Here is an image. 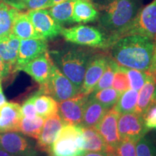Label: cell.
Wrapping results in <instances>:
<instances>
[{
  "label": "cell",
  "instance_id": "16",
  "mask_svg": "<svg viewBox=\"0 0 156 156\" xmlns=\"http://www.w3.org/2000/svg\"><path fill=\"white\" fill-rule=\"evenodd\" d=\"M65 124L58 114L46 118L41 132L37 138L36 146L38 149L48 152L51 145L55 141L60 130Z\"/></svg>",
  "mask_w": 156,
  "mask_h": 156
},
{
  "label": "cell",
  "instance_id": "23",
  "mask_svg": "<svg viewBox=\"0 0 156 156\" xmlns=\"http://www.w3.org/2000/svg\"><path fill=\"white\" fill-rule=\"evenodd\" d=\"M76 0H67L47 8L51 16L56 23L61 25L73 24V8Z\"/></svg>",
  "mask_w": 156,
  "mask_h": 156
},
{
  "label": "cell",
  "instance_id": "41",
  "mask_svg": "<svg viewBox=\"0 0 156 156\" xmlns=\"http://www.w3.org/2000/svg\"><path fill=\"white\" fill-rule=\"evenodd\" d=\"M64 1H67V0H49V1H48V2L46 4V6L44 7V9L49 8V7H52V6L57 5V4L62 2H64Z\"/></svg>",
  "mask_w": 156,
  "mask_h": 156
},
{
  "label": "cell",
  "instance_id": "6",
  "mask_svg": "<svg viewBox=\"0 0 156 156\" xmlns=\"http://www.w3.org/2000/svg\"><path fill=\"white\" fill-rule=\"evenodd\" d=\"M39 90L42 94L50 95L57 103L72 98L80 93V90L58 69L55 64L48 82L40 85Z\"/></svg>",
  "mask_w": 156,
  "mask_h": 156
},
{
  "label": "cell",
  "instance_id": "32",
  "mask_svg": "<svg viewBox=\"0 0 156 156\" xmlns=\"http://www.w3.org/2000/svg\"><path fill=\"white\" fill-rule=\"evenodd\" d=\"M113 88L119 92L121 94L125 92L129 88V83L124 67L119 66L114 74L112 83Z\"/></svg>",
  "mask_w": 156,
  "mask_h": 156
},
{
  "label": "cell",
  "instance_id": "31",
  "mask_svg": "<svg viewBox=\"0 0 156 156\" xmlns=\"http://www.w3.org/2000/svg\"><path fill=\"white\" fill-rule=\"evenodd\" d=\"M126 72L129 83L130 88L139 91L142 88L147 80L148 74L147 72L140 71L138 69L126 68Z\"/></svg>",
  "mask_w": 156,
  "mask_h": 156
},
{
  "label": "cell",
  "instance_id": "24",
  "mask_svg": "<svg viewBox=\"0 0 156 156\" xmlns=\"http://www.w3.org/2000/svg\"><path fill=\"white\" fill-rule=\"evenodd\" d=\"M20 12L6 2H0V38L11 34L15 20Z\"/></svg>",
  "mask_w": 156,
  "mask_h": 156
},
{
  "label": "cell",
  "instance_id": "39",
  "mask_svg": "<svg viewBox=\"0 0 156 156\" xmlns=\"http://www.w3.org/2000/svg\"><path fill=\"white\" fill-rule=\"evenodd\" d=\"M82 156H107V153L103 152L85 151Z\"/></svg>",
  "mask_w": 156,
  "mask_h": 156
},
{
  "label": "cell",
  "instance_id": "36",
  "mask_svg": "<svg viewBox=\"0 0 156 156\" xmlns=\"http://www.w3.org/2000/svg\"><path fill=\"white\" fill-rule=\"evenodd\" d=\"M115 152L119 156H136V142L131 140H122Z\"/></svg>",
  "mask_w": 156,
  "mask_h": 156
},
{
  "label": "cell",
  "instance_id": "15",
  "mask_svg": "<svg viewBox=\"0 0 156 156\" xmlns=\"http://www.w3.org/2000/svg\"><path fill=\"white\" fill-rule=\"evenodd\" d=\"M108 59V56L102 55H96L91 57L85 71L80 93L85 95H89L92 93L93 88L104 73Z\"/></svg>",
  "mask_w": 156,
  "mask_h": 156
},
{
  "label": "cell",
  "instance_id": "33",
  "mask_svg": "<svg viewBox=\"0 0 156 156\" xmlns=\"http://www.w3.org/2000/svg\"><path fill=\"white\" fill-rule=\"evenodd\" d=\"M136 156H156V146L151 139L144 136L136 142Z\"/></svg>",
  "mask_w": 156,
  "mask_h": 156
},
{
  "label": "cell",
  "instance_id": "30",
  "mask_svg": "<svg viewBox=\"0 0 156 156\" xmlns=\"http://www.w3.org/2000/svg\"><path fill=\"white\" fill-rule=\"evenodd\" d=\"M121 95L122 94L115 89L108 87L92 93L90 97L93 98L95 101L101 103L105 107L111 109L116 104Z\"/></svg>",
  "mask_w": 156,
  "mask_h": 156
},
{
  "label": "cell",
  "instance_id": "45",
  "mask_svg": "<svg viewBox=\"0 0 156 156\" xmlns=\"http://www.w3.org/2000/svg\"><path fill=\"white\" fill-rule=\"evenodd\" d=\"M154 76H155V80H156V71H155V75H154Z\"/></svg>",
  "mask_w": 156,
  "mask_h": 156
},
{
  "label": "cell",
  "instance_id": "12",
  "mask_svg": "<svg viewBox=\"0 0 156 156\" xmlns=\"http://www.w3.org/2000/svg\"><path fill=\"white\" fill-rule=\"evenodd\" d=\"M28 15L34 28L45 40L54 38L61 34L63 27L54 20L47 9L28 11Z\"/></svg>",
  "mask_w": 156,
  "mask_h": 156
},
{
  "label": "cell",
  "instance_id": "27",
  "mask_svg": "<svg viewBox=\"0 0 156 156\" xmlns=\"http://www.w3.org/2000/svg\"><path fill=\"white\" fill-rule=\"evenodd\" d=\"M137 98L138 91L133 89H129L120 95L116 104L112 108L119 115L134 112Z\"/></svg>",
  "mask_w": 156,
  "mask_h": 156
},
{
  "label": "cell",
  "instance_id": "4",
  "mask_svg": "<svg viewBox=\"0 0 156 156\" xmlns=\"http://www.w3.org/2000/svg\"><path fill=\"white\" fill-rule=\"evenodd\" d=\"M130 35H141L153 41L156 38V0L138 11L132 22L118 34L108 37L106 47L112 46L117 39Z\"/></svg>",
  "mask_w": 156,
  "mask_h": 156
},
{
  "label": "cell",
  "instance_id": "8",
  "mask_svg": "<svg viewBox=\"0 0 156 156\" xmlns=\"http://www.w3.org/2000/svg\"><path fill=\"white\" fill-rule=\"evenodd\" d=\"M0 145L12 156H39L36 144L17 131L0 133Z\"/></svg>",
  "mask_w": 156,
  "mask_h": 156
},
{
  "label": "cell",
  "instance_id": "10",
  "mask_svg": "<svg viewBox=\"0 0 156 156\" xmlns=\"http://www.w3.org/2000/svg\"><path fill=\"white\" fill-rule=\"evenodd\" d=\"M118 132L121 140L129 139L136 142L145 135L148 130L144 124L142 115L134 112L119 115Z\"/></svg>",
  "mask_w": 156,
  "mask_h": 156
},
{
  "label": "cell",
  "instance_id": "1",
  "mask_svg": "<svg viewBox=\"0 0 156 156\" xmlns=\"http://www.w3.org/2000/svg\"><path fill=\"white\" fill-rule=\"evenodd\" d=\"M112 54L119 66L147 72L151 67L154 41L141 35H130L117 39L112 46Z\"/></svg>",
  "mask_w": 156,
  "mask_h": 156
},
{
  "label": "cell",
  "instance_id": "40",
  "mask_svg": "<svg viewBox=\"0 0 156 156\" xmlns=\"http://www.w3.org/2000/svg\"><path fill=\"white\" fill-rule=\"evenodd\" d=\"M7 102V98H6L5 94H4L3 89H2V83H0V106H2Z\"/></svg>",
  "mask_w": 156,
  "mask_h": 156
},
{
  "label": "cell",
  "instance_id": "25",
  "mask_svg": "<svg viewBox=\"0 0 156 156\" xmlns=\"http://www.w3.org/2000/svg\"><path fill=\"white\" fill-rule=\"evenodd\" d=\"M81 128L85 140V146H84L85 151L106 153L107 146L95 126L84 127L81 126Z\"/></svg>",
  "mask_w": 156,
  "mask_h": 156
},
{
  "label": "cell",
  "instance_id": "20",
  "mask_svg": "<svg viewBox=\"0 0 156 156\" xmlns=\"http://www.w3.org/2000/svg\"><path fill=\"white\" fill-rule=\"evenodd\" d=\"M20 41L12 33L0 38V56L12 68V72L16 64Z\"/></svg>",
  "mask_w": 156,
  "mask_h": 156
},
{
  "label": "cell",
  "instance_id": "44",
  "mask_svg": "<svg viewBox=\"0 0 156 156\" xmlns=\"http://www.w3.org/2000/svg\"><path fill=\"white\" fill-rule=\"evenodd\" d=\"M1 1H4V2H7L8 4L10 5L11 2H12V0H0V2Z\"/></svg>",
  "mask_w": 156,
  "mask_h": 156
},
{
  "label": "cell",
  "instance_id": "37",
  "mask_svg": "<svg viewBox=\"0 0 156 156\" xmlns=\"http://www.w3.org/2000/svg\"><path fill=\"white\" fill-rule=\"evenodd\" d=\"M145 128L149 130H156V102L152 103L146 112L142 114Z\"/></svg>",
  "mask_w": 156,
  "mask_h": 156
},
{
  "label": "cell",
  "instance_id": "14",
  "mask_svg": "<svg viewBox=\"0 0 156 156\" xmlns=\"http://www.w3.org/2000/svg\"><path fill=\"white\" fill-rule=\"evenodd\" d=\"M48 51V44L45 39H24L20 41L18 55L13 72H18L25 64Z\"/></svg>",
  "mask_w": 156,
  "mask_h": 156
},
{
  "label": "cell",
  "instance_id": "5",
  "mask_svg": "<svg viewBox=\"0 0 156 156\" xmlns=\"http://www.w3.org/2000/svg\"><path fill=\"white\" fill-rule=\"evenodd\" d=\"M85 140L80 125L65 124L48 150L51 156H82Z\"/></svg>",
  "mask_w": 156,
  "mask_h": 156
},
{
  "label": "cell",
  "instance_id": "19",
  "mask_svg": "<svg viewBox=\"0 0 156 156\" xmlns=\"http://www.w3.org/2000/svg\"><path fill=\"white\" fill-rule=\"evenodd\" d=\"M108 110V108L98 102L93 98L88 97L80 126L84 127L95 126Z\"/></svg>",
  "mask_w": 156,
  "mask_h": 156
},
{
  "label": "cell",
  "instance_id": "21",
  "mask_svg": "<svg viewBox=\"0 0 156 156\" xmlns=\"http://www.w3.org/2000/svg\"><path fill=\"white\" fill-rule=\"evenodd\" d=\"M98 12L90 0H76L73 8V23H87L96 20Z\"/></svg>",
  "mask_w": 156,
  "mask_h": 156
},
{
  "label": "cell",
  "instance_id": "26",
  "mask_svg": "<svg viewBox=\"0 0 156 156\" xmlns=\"http://www.w3.org/2000/svg\"><path fill=\"white\" fill-rule=\"evenodd\" d=\"M35 107L38 116L44 119L58 114V103L50 95L42 94L41 90L35 100Z\"/></svg>",
  "mask_w": 156,
  "mask_h": 156
},
{
  "label": "cell",
  "instance_id": "35",
  "mask_svg": "<svg viewBox=\"0 0 156 156\" xmlns=\"http://www.w3.org/2000/svg\"><path fill=\"white\" fill-rule=\"evenodd\" d=\"M40 93V90L36 91L32 95H30L28 99H26L21 106V112H22L23 117L33 119L38 116L36 112V107H35V100L36 98Z\"/></svg>",
  "mask_w": 156,
  "mask_h": 156
},
{
  "label": "cell",
  "instance_id": "13",
  "mask_svg": "<svg viewBox=\"0 0 156 156\" xmlns=\"http://www.w3.org/2000/svg\"><path fill=\"white\" fill-rule=\"evenodd\" d=\"M54 66L53 60L47 51L25 64L19 71L28 74L39 85H43L48 82Z\"/></svg>",
  "mask_w": 156,
  "mask_h": 156
},
{
  "label": "cell",
  "instance_id": "2",
  "mask_svg": "<svg viewBox=\"0 0 156 156\" xmlns=\"http://www.w3.org/2000/svg\"><path fill=\"white\" fill-rule=\"evenodd\" d=\"M101 26L113 36L132 22L139 11L138 0H96Z\"/></svg>",
  "mask_w": 156,
  "mask_h": 156
},
{
  "label": "cell",
  "instance_id": "17",
  "mask_svg": "<svg viewBox=\"0 0 156 156\" xmlns=\"http://www.w3.org/2000/svg\"><path fill=\"white\" fill-rule=\"evenodd\" d=\"M23 118L21 106L14 102H7L0 106V133L18 130Z\"/></svg>",
  "mask_w": 156,
  "mask_h": 156
},
{
  "label": "cell",
  "instance_id": "9",
  "mask_svg": "<svg viewBox=\"0 0 156 156\" xmlns=\"http://www.w3.org/2000/svg\"><path fill=\"white\" fill-rule=\"evenodd\" d=\"M88 95L79 93L75 97L58 103V114L66 124L80 125Z\"/></svg>",
  "mask_w": 156,
  "mask_h": 156
},
{
  "label": "cell",
  "instance_id": "43",
  "mask_svg": "<svg viewBox=\"0 0 156 156\" xmlns=\"http://www.w3.org/2000/svg\"><path fill=\"white\" fill-rule=\"evenodd\" d=\"M106 153H107V156H119L118 154H117L115 151H110Z\"/></svg>",
  "mask_w": 156,
  "mask_h": 156
},
{
  "label": "cell",
  "instance_id": "11",
  "mask_svg": "<svg viewBox=\"0 0 156 156\" xmlns=\"http://www.w3.org/2000/svg\"><path fill=\"white\" fill-rule=\"evenodd\" d=\"M119 117V114L111 108L95 126L107 146L106 153L116 151L121 142L118 132Z\"/></svg>",
  "mask_w": 156,
  "mask_h": 156
},
{
  "label": "cell",
  "instance_id": "18",
  "mask_svg": "<svg viewBox=\"0 0 156 156\" xmlns=\"http://www.w3.org/2000/svg\"><path fill=\"white\" fill-rule=\"evenodd\" d=\"M12 33L20 40L32 38L44 39L34 28L28 12H20L17 14L13 24Z\"/></svg>",
  "mask_w": 156,
  "mask_h": 156
},
{
  "label": "cell",
  "instance_id": "28",
  "mask_svg": "<svg viewBox=\"0 0 156 156\" xmlns=\"http://www.w3.org/2000/svg\"><path fill=\"white\" fill-rule=\"evenodd\" d=\"M45 119H46L40 116H37L33 119L23 117L19 123L17 132H21L29 137L37 140L41 132Z\"/></svg>",
  "mask_w": 156,
  "mask_h": 156
},
{
  "label": "cell",
  "instance_id": "22",
  "mask_svg": "<svg viewBox=\"0 0 156 156\" xmlns=\"http://www.w3.org/2000/svg\"><path fill=\"white\" fill-rule=\"evenodd\" d=\"M155 86L156 80L155 77L148 74L145 84L140 90V93H138L137 102L134 112L142 115L146 112L152 103Z\"/></svg>",
  "mask_w": 156,
  "mask_h": 156
},
{
  "label": "cell",
  "instance_id": "34",
  "mask_svg": "<svg viewBox=\"0 0 156 156\" xmlns=\"http://www.w3.org/2000/svg\"><path fill=\"white\" fill-rule=\"evenodd\" d=\"M49 0H12L10 5L19 10H34L44 9Z\"/></svg>",
  "mask_w": 156,
  "mask_h": 156
},
{
  "label": "cell",
  "instance_id": "3",
  "mask_svg": "<svg viewBox=\"0 0 156 156\" xmlns=\"http://www.w3.org/2000/svg\"><path fill=\"white\" fill-rule=\"evenodd\" d=\"M50 56L58 69L80 90L91 56L80 48L68 47L51 51Z\"/></svg>",
  "mask_w": 156,
  "mask_h": 156
},
{
  "label": "cell",
  "instance_id": "42",
  "mask_svg": "<svg viewBox=\"0 0 156 156\" xmlns=\"http://www.w3.org/2000/svg\"><path fill=\"white\" fill-rule=\"evenodd\" d=\"M0 156H12L0 145Z\"/></svg>",
  "mask_w": 156,
  "mask_h": 156
},
{
  "label": "cell",
  "instance_id": "7",
  "mask_svg": "<svg viewBox=\"0 0 156 156\" xmlns=\"http://www.w3.org/2000/svg\"><path fill=\"white\" fill-rule=\"evenodd\" d=\"M61 35L72 44L91 47H106L107 38L101 30L89 25H77L62 29Z\"/></svg>",
  "mask_w": 156,
  "mask_h": 156
},
{
  "label": "cell",
  "instance_id": "38",
  "mask_svg": "<svg viewBox=\"0 0 156 156\" xmlns=\"http://www.w3.org/2000/svg\"><path fill=\"white\" fill-rule=\"evenodd\" d=\"M12 72V68L7 64L0 56V83L6 79Z\"/></svg>",
  "mask_w": 156,
  "mask_h": 156
},
{
  "label": "cell",
  "instance_id": "29",
  "mask_svg": "<svg viewBox=\"0 0 156 156\" xmlns=\"http://www.w3.org/2000/svg\"><path fill=\"white\" fill-rule=\"evenodd\" d=\"M119 65L114 58H111L108 57V62H107L106 69L104 70V73H103L102 76L100 78L96 85L93 88L92 93H95L101 90L108 88L112 85L113 80H114V74L116 73L117 68ZM91 93V94H92Z\"/></svg>",
  "mask_w": 156,
  "mask_h": 156
}]
</instances>
